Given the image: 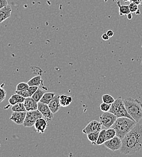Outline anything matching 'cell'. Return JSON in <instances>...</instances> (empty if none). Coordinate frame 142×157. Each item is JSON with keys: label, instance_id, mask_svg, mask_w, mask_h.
Instances as JSON below:
<instances>
[{"label": "cell", "instance_id": "29", "mask_svg": "<svg viewBox=\"0 0 142 157\" xmlns=\"http://www.w3.org/2000/svg\"><path fill=\"white\" fill-rule=\"evenodd\" d=\"M129 10H130V12L131 13H134L136 12L138 9V5L136 4V3L133 2H131L129 5Z\"/></svg>", "mask_w": 142, "mask_h": 157}, {"label": "cell", "instance_id": "19", "mask_svg": "<svg viewBox=\"0 0 142 157\" xmlns=\"http://www.w3.org/2000/svg\"><path fill=\"white\" fill-rule=\"evenodd\" d=\"M99 132H99V131H96V132H90V133L86 134L88 139L93 144H96V141L99 137Z\"/></svg>", "mask_w": 142, "mask_h": 157}, {"label": "cell", "instance_id": "3", "mask_svg": "<svg viewBox=\"0 0 142 157\" xmlns=\"http://www.w3.org/2000/svg\"><path fill=\"white\" fill-rule=\"evenodd\" d=\"M126 109L136 122L142 118V103L138 99L127 98L123 100Z\"/></svg>", "mask_w": 142, "mask_h": 157}, {"label": "cell", "instance_id": "5", "mask_svg": "<svg viewBox=\"0 0 142 157\" xmlns=\"http://www.w3.org/2000/svg\"><path fill=\"white\" fill-rule=\"evenodd\" d=\"M42 117H43V116L38 109L34 110V111H27L23 125L25 127L31 128L34 126L36 121L38 119Z\"/></svg>", "mask_w": 142, "mask_h": 157}, {"label": "cell", "instance_id": "2", "mask_svg": "<svg viewBox=\"0 0 142 157\" xmlns=\"http://www.w3.org/2000/svg\"><path fill=\"white\" fill-rule=\"evenodd\" d=\"M136 123L134 120L126 117H118L111 128L116 131V136L122 139L134 127Z\"/></svg>", "mask_w": 142, "mask_h": 157}, {"label": "cell", "instance_id": "10", "mask_svg": "<svg viewBox=\"0 0 142 157\" xmlns=\"http://www.w3.org/2000/svg\"><path fill=\"white\" fill-rule=\"evenodd\" d=\"M48 105L53 114H56L58 113L59 111L61 106L60 104V95L56 94Z\"/></svg>", "mask_w": 142, "mask_h": 157}, {"label": "cell", "instance_id": "35", "mask_svg": "<svg viewBox=\"0 0 142 157\" xmlns=\"http://www.w3.org/2000/svg\"><path fill=\"white\" fill-rule=\"evenodd\" d=\"M106 34L109 36V38L113 37V36H114V32H113V30H108V31H107Z\"/></svg>", "mask_w": 142, "mask_h": 157}, {"label": "cell", "instance_id": "16", "mask_svg": "<svg viewBox=\"0 0 142 157\" xmlns=\"http://www.w3.org/2000/svg\"><path fill=\"white\" fill-rule=\"evenodd\" d=\"M55 94H56L55 93H45L40 101L43 103L48 105L54 98Z\"/></svg>", "mask_w": 142, "mask_h": 157}, {"label": "cell", "instance_id": "31", "mask_svg": "<svg viewBox=\"0 0 142 157\" xmlns=\"http://www.w3.org/2000/svg\"><path fill=\"white\" fill-rule=\"evenodd\" d=\"M38 88H39V86H29V88L28 90H29L30 97L32 96V95L37 91Z\"/></svg>", "mask_w": 142, "mask_h": 157}, {"label": "cell", "instance_id": "27", "mask_svg": "<svg viewBox=\"0 0 142 157\" xmlns=\"http://www.w3.org/2000/svg\"><path fill=\"white\" fill-rule=\"evenodd\" d=\"M15 93L20 94L21 96L24 97V98H27L29 97H30V94H29V90H22V91H16Z\"/></svg>", "mask_w": 142, "mask_h": 157}, {"label": "cell", "instance_id": "1", "mask_svg": "<svg viewBox=\"0 0 142 157\" xmlns=\"http://www.w3.org/2000/svg\"><path fill=\"white\" fill-rule=\"evenodd\" d=\"M142 148V123L137 122L134 127L122 139L121 152L125 155H132L140 151Z\"/></svg>", "mask_w": 142, "mask_h": 157}, {"label": "cell", "instance_id": "9", "mask_svg": "<svg viewBox=\"0 0 142 157\" xmlns=\"http://www.w3.org/2000/svg\"><path fill=\"white\" fill-rule=\"evenodd\" d=\"M101 123L97 121V120H93L90 121L86 126V127L82 130V132L87 134L90 132H96L99 131L100 132L102 130Z\"/></svg>", "mask_w": 142, "mask_h": 157}, {"label": "cell", "instance_id": "22", "mask_svg": "<svg viewBox=\"0 0 142 157\" xmlns=\"http://www.w3.org/2000/svg\"><path fill=\"white\" fill-rule=\"evenodd\" d=\"M105 129H102L99 132V137L96 141L97 145H101L103 144L106 141V137H105Z\"/></svg>", "mask_w": 142, "mask_h": 157}, {"label": "cell", "instance_id": "39", "mask_svg": "<svg viewBox=\"0 0 142 157\" xmlns=\"http://www.w3.org/2000/svg\"><path fill=\"white\" fill-rule=\"evenodd\" d=\"M124 2H127V1H131V0H123Z\"/></svg>", "mask_w": 142, "mask_h": 157}, {"label": "cell", "instance_id": "11", "mask_svg": "<svg viewBox=\"0 0 142 157\" xmlns=\"http://www.w3.org/2000/svg\"><path fill=\"white\" fill-rule=\"evenodd\" d=\"M35 128L36 131L39 134H43L46 131L48 127V123L47 120H45L44 117L40 118L38 119L35 124Z\"/></svg>", "mask_w": 142, "mask_h": 157}, {"label": "cell", "instance_id": "40", "mask_svg": "<svg viewBox=\"0 0 142 157\" xmlns=\"http://www.w3.org/2000/svg\"><path fill=\"white\" fill-rule=\"evenodd\" d=\"M140 5H141V6H142V2H141V4H140Z\"/></svg>", "mask_w": 142, "mask_h": 157}, {"label": "cell", "instance_id": "21", "mask_svg": "<svg viewBox=\"0 0 142 157\" xmlns=\"http://www.w3.org/2000/svg\"><path fill=\"white\" fill-rule=\"evenodd\" d=\"M44 93H45L44 91H43L40 88H38L37 91L32 95V98H33L36 102L38 103L40 101L43 95L44 94Z\"/></svg>", "mask_w": 142, "mask_h": 157}, {"label": "cell", "instance_id": "34", "mask_svg": "<svg viewBox=\"0 0 142 157\" xmlns=\"http://www.w3.org/2000/svg\"><path fill=\"white\" fill-rule=\"evenodd\" d=\"M102 38L104 40H108V39H109V36L106 33H104V34L102 35Z\"/></svg>", "mask_w": 142, "mask_h": 157}, {"label": "cell", "instance_id": "41", "mask_svg": "<svg viewBox=\"0 0 142 157\" xmlns=\"http://www.w3.org/2000/svg\"><path fill=\"white\" fill-rule=\"evenodd\" d=\"M141 65H142V63H141Z\"/></svg>", "mask_w": 142, "mask_h": 157}, {"label": "cell", "instance_id": "38", "mask_svg": "<svg viewBox=\"0 0 142 157\" xmlns=\"http://www.w3.org/2000/svg\"><path fill=\"white\" fill-rule=\"evenodd\" d=\"M135 13H136L137 15H139V14L140 13V10H139V9H138V10H137Z\"/></svg>", "mask_w": 142, "mask_h": 157}, {"label": "cell", "instance_id": "36", "mask_svg": "<svg viewBox=\"0 0 142 157\" xmlns=\"http://www.w3.org/2000/svg\"><path fill=\"white\" fill-rule=\"evenodd\" d=\"M131 2H133L139 6V5H140L142 0H131Z\"/></svg>", "mask_w": 142, "mask_h": 157}, {"label": "cell", "instance_id": "18", "mask_svg": "<svg viewBox=\"0 0 142 157\" xmlns=\"http://www.w3.org/2000/svg\"><path fill=\"white\" fill-rule=\"evenodd\" d=\"M117 4L119 7V15L121 16L123 15H127L128 13H131L129 8V6H122L121 4L120 1H117Z\"/></svg>", "mask_w": 142, "mask_h": 157}, {"label": "cell", "instance_id": "7", "mask_svg": "<svg viewBox=\"0 0 142 157\" xmlns=\"http://www.w3.org/2000/svg\"><path fill=\"white\" fill-rule=\"evenodd\" d=\"M103 144L112 151H118L122 147V139L116 136L114 137L106 140Z\"/></svg>", "mask_w": 142, "mask_h": 157}, {"label": "cell", "instance_id": "6", "mask_svg": "<svg viewBox=\"0 0 142 157\" xmlns=\"http://www.w3.org/2000/svg\"><path fill=\"white\" fill-rule=\"evenodd\" d=\"M117 117L113 113L108 111L103 112L100 117V122L102 125L106 128H111L114 123Z\"/></svg>", "mask_w": 142, "mask_h": 157}, {"label": "cell", "instance_id": "14", "mask_svg": "<svg viewBox=\"0 0 142 157\" xmlns=\"http://www.w3.org/2000/svg\"><path fill=\"white\" fill-rule=\"evenodd\" d=\"M12 10V7L9 4L0 9V24L11 17Z\"/></svg>", "mask_w": 142, "mask_h": 157}, {"label": "cell", "instance_id": "23", "mask_svg": "<svg viewBox=\"0 0 142 157\" xmlns=\"http://www.w3.org/2000/svg\"><path fill=\"white\" fill-rule=\"evenodd\" d=\"M115 136H116V132L113 128H109L105 131V137L106 140L114 137Z\"/></svg>", "mask_w": 142, "mask_h": 157}, {"label": "cell", "instance_id": "37", "mask_svg": "<svg viewBox=\"0 0 142 157\" xmlns=\"http://www.w3.org/2000/svg\"><path fill=\"white\" fill-rule=\"evenodd\" d=\"M126 17L128 20H131L132 18V13H128L127 15H126Z\"/></svg>", "mask_w": 142, "mask_h": 157}, {"label": "cell", "instance_id": "8", "mask_svg": "<svg viewBox=\"0 0 142 157\" xmlns=\"http://www.w3.org/2000/svg\"><path fill=\"white\" fill-rule=\"evenodd\" d=\"M38 110L41 113L43 117L45 120L50 121L53 118L54 114L51 111L48 105L39 101L38 103Z\"/></svg>", "mask_w": 142, "mask_h": 157}, {"label": "cell", "instance_id": "32", "mask_svg": "<svg viewBox=\"0 0 142 157\" xmlns=\"http://www.w3.org/2000/svg\"><path fill=\"white\" fill-rule=\"evenodd\" d=\"M8 4L7 0H0V9Z\"/></svg>", "mask_w": 142, "mask_h": 157}, {"label": "cell", "instance_id": "12", "mask_svg": "<svg viewBox=\"0 0 142 157\" xmlns=\"http://www.w3.org/2000/svg\"><path fill=\"white\" fill-rule=\"evenodd\" d=\"M26 116V112H13L10 119L17 124H23Z\"/></svg>", "mask_w": 142, "mask_h": 157}, {"label": "cell", "instance_id": "4", "mask_svg": "<svg viewBox=\"0 0 142 157\" xmlns=\"http://www.w3.org/2000/svg\"><path fill=\"white\" fill-rule=\"evenodd\" d=\"M109 112L114 114L117 118L126 117L133 119L128 113L123 103V100L121 97L116 99L115 101L111 105V108Z\"/></svg>", "mask_w": 142, "mask_h": 157}, {"label": "cell", "instance_id": "30", "mask_svg": "<svg viewBox=\"0 0 142 157\" xmlns=\"http://www.w3.org/2000/svg\"><path fill=\"white\" fill-rule=\"evenodd\" d=\"M7 93L4 89L0 87V103L3 101L6 98Z\"/></svg>", "mask_w": 142, "mask_h": 157}, {"label": "cell", "instance_id": "28", "mask_svg": "<svg viewBox=\"0 0 142 157\" xmlns=\"http://www.w3.org/2000/svg\"><path fill=\"white\" fill-rule=\"evenodd\" d=\"M11 97L13 98H15L16 100V101H17V103H24V101L25 100V98H24V97L20 96V94H17V93L12 94Z\"/></svg>", "mask_w": 142, "mask_h": 157}, {"label": "cell", "instance_id": "15", "mask_svg": "<svg viewBox=\"0 0 142 157\" xmlns=\"http://www.w3.org/2000/svg\"><path fill=\"white\" fill-rule=\"evenodd\" d=\"M73 101V98L71 96L62 94L60 96V104L62 107H67Z\"/></svg>", "mask_w": 142, "mask_h": 157}, {"label": "cell", "instance_id": "25", "mask_svg": "<svg viewBox=\"0 0 142 157\" xmlns=\"http://www.w3.org/2000/svg\"><path fill=\"white\" fill-rule=\"evenodd\" d=\"M29 88V85H28L27 83L25 82H21L20 83L18 84L17 86V90L16 91H22L24 90H27Z\"/></svg>", "mask_w": 142, "mask_h": 157}, {"label": "cell", "instance_id": "17", "mask_svg": "<svg viewBox=\"0 0 142 157\" xmlns=\"http://www.w3.org/2000/svg\"><path fill=\"white\" fill-rule=\"evenodd\" d=\"M43 80L41 78V75H38L36 76L35 77H33V78H31L30 80H29L27 82L28 85L29 86H39L40 85H41L42 84Z\"/></svg>", "mask_w": 142, "mask_h": 157}, {"label": "cell", "instance_id": "33", "mask_svg": "<svg viewBox=\"0 0 142 157\" xmlns=\"http://www.w3.org/2000/svg\"><path fill=\"white\" fill-rule=\"evenodd\" d=\"M9 103L10 105H14L15 104L17 103V101H16V100L15 98L10 97V98L9 99Z\"/></svg>", "mask_w": 142, "mask_h": 157}, {"label": "cell", "instance_id": "13", "mask_svg": "<svg viewBox=\"0 0 142 157\" xmlns=\"http://www.w3.org/2000/svg\"><path fill=\"white\" fill-rule=\"evenodd\" d=\"M24 104L27 111L38 109V102H36L32 97L25 98Z\"/></svg>", "mask_w": 142, "mask_h": 157}, {"label": "cell", "instance_id": "24", "mask_svg": "<svg viewBox=\"0 0 142 157\" xmlns=\"http://www.w3.org/2000/svg\"><path fill=\"white\" fill-rule=\"evenodd\" d=\"M102 99L103 102L108 103V104H112L115 101L114 98L113 96H111L110 94H103L102 96Z\"/></svg>", "mask_w": 142, "mask_h": 157}, {"label": "cell", "instance_id": "26", "mask_svg": "<svg viewBox=\"0 0 142 157\" xmlns=\"http://www.w3.org/2000/svg\"><path fill=\"white\" fill-rule=\"evenodd\" d=\"M111 104H108L106 103H102L100 105V108L101 109L102 111L103 112H108L109 111V109L111 108Z\"/></svg>", "mask_w": 142, "mask_h": 157}, {"label": "cell", "instance_id": "20", "mask_svg": "<svg viewBox=\"0 0 142 157\" xmlns=\"http://www.w3.org/2000/svg\"><path fill=\"white\" fill-rule=\"evenodd\" d=\"M12 110L13 112H27L24 103H17L12 105Z\"/></svg>", "mask_w": 142, "mask_h": 157}]
</instances>
